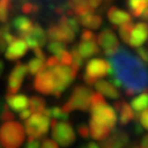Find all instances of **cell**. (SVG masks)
I'll use <instances>...</instances> for the list:
<instances>
[{
	"label": "cell",
	"instance_id": "cell-1",
	"mask_svg": "<svg viewBox=\"0 0 148 148\" xmlns=\"http://www.w3.org/2000/svg\"><path fill=\"white\" fill-rule=\"evenodd\" d=\"M110 82L122 88L130 97L148 89V68L146 65L126 48L120 47L108 57Z\"/></svg>",
	"mask_w": 148,
	"mask_h": 148
},
{
	"label": "cell",
	"instance_id": "cell-2",
	"mask_svg": "<svg viewBox=\"0 0 148 148\" xmlns=\"http://www.w3.org/2000/svg\"><path fill=\"white\" fill-rule=\"evenodd\" d=\"M89 110L91 113L90 120L97 122L101 125H104L111 130L115 128L117 121L116 112L113 106L106 103V101L104 100L101 93L92 92Z\"/></svg>",
	"mask_w": 148,
	"mask_h": 148
},
{
	"label": "cell",
	"instance_id": "cell-3",
	"mask_svg": "<svg viewBox=\"0 0 148 148\" xmlns=\"http://www.w3.org/2000/svg\"><path fill=\"white\" fill-rule=\"evenodd\" d=\"M24 139L25 132L19 122L8 121L0 126V144L5 148H19Z\"/></svg>",
	"mask_w": 148,
	"mask_h": 148
},
{
	"label": "cell",
	"instance_id": "cell-4",
	"mask_svg": "<svg viewBox=\"0 0 148 148\" xmlns=\"http://www.w3.org/2000/svg\"><path fill=\"white\" fill-rule=\"evenodd\" d=\"M92 92H93L92 90L85 86L75 87L68 100L64 103L62 109L66 113H70L73 111H89Z\"/></svg>",
	"mask_w": 148,
	"mask_h": 148
},
{
	"label": "cell",
	"instance_id": "cell-5",
	"mask_svg": "<svg viewBox=\"0 0 148 148\" xmlns=\"http://www.w3.org/2000/svg\"><path fill=\"white\" fill-rule=\"evenodd\" d=\"M49 117L42 112H35L25 120L24 132L29 137L41 138L45 136L49 128Z\"/></svg>",
	"mask_w": 148,
	"mask_h": 148
},
{
	"label": "cell",
	"instance_id": "cell-6",
	"mask_svg": "<svg viewBox=\"0 0 148 148\" xmlns=\"http://www.w3.org/2000/svg\"><path fill=\"white\" fill-rule=\"evenodd\" d=\"M52 124V136L56 143L62 147H69L76 140V133L71 124L66 121L57 122L52 120L49 122Z\"/></svg>",
	"mask_w": 148,
	"mask_h": 148
},
{
	"label": "cell",
	"instance_id": "cell-7",
	"mask_svg": "<svg viewBox=\"0 0 148 148\" xmlns=\"http://www.w3.org/2000/svg\"><path fill=\"white\" fill-rule=\"evenodd\" d=\"M34 89L42 95H52L56 98H59L57 91V81L52 69L45 68L35 75Z\"/></svg>",
	"mask_w": 148,
	"mask_h": 148
},
{
	"label": "cell",
	"instance_id": "cell-8",
	"mask_svg": "<svg viewBox=\"0 0 148 148\" xmlns=\"http://www.w3.org/2000/svg\"><path fill=\"white\" fill-rule=\"evenodd\" d=\"M109 69H110V64L106 59H91L86 65L84 80H85V82L87 85L93 86L95 84V81H98L104 76H108Z\"/></svg>",
	"mask_w": 148,
	"mask_h": 148
},
{
	"label": "cell",
	"instance_id": "cell-9",
	"mask_svg": "<svg viewBox=\"0 0 148 148\" xmlns=\"http://www.w3.org/2000/svg\"><path fill=\"white\" fill-rule=\"evenodd\" d=\"M27 74V67L25 64L16 63V66L13 67L12 71L8 77V84H7V91L9 95L16 93L22 86L23 79L25 78Z\"/></svg>",
	"mask_w": 148,
	"mask_h": 148
},
{
	"label": "cell",
	"instance_id": "cell-10",
	"mask_svg": "<svg viewBox=\"0 0 148 148\" xmlns=\"http://www.w3.org/2000/svg\"><path fill=\"white\" fill-rule=\"evenodd\" d=\"M130 143L128 133L123 130H114L112 135H109L101 144V148H124Z\"/></svg>",
	"mask_w": 148,
	"mask_h": 148
},
{
	"label": "cell",
	"instance_id": "cell-11",
	"mask_svg": "<svg viewBox=\"0 0 148 148\" xmlns=\"http://www.w3.org/2000/svg\"><path fill=\"white\" fill-rule=\"evenodd\" d=\"M148 40V24L146 22H138L134 24L130 35L128 44L132 47H139Z\"/></svg>",
	"mask_w": 148,
	"mask_h": 148
},
{
	"label": "cell",
	"instance_id": "cell-12",
	"mask_svg": "<svg viewBox=\"0 0 148 148\" xmlns=\"http://www.w3.org/2000/svg\"><path fill=\"white\" fill-rule=\"evenodd\" d=\"M27 45L23 38H14L9 44L5 51V58L9 60H16L24 56L27 52Z\"/></svg>",
	"mask_w": 148,
	"mask_h": 148
},
{
	"label": "cell",
	"instance_id": "cell-13",
	"mask_svg": "<svg viewBox=\"0 0 148 148\" xmlns=\"http://www.w3.org/2000/svg\"><path fill=\"white\" fill-rule=\"evenodd\" d=\"M115 112H119V120L122 126H126L130 122L134 121L135 112L133 111L132 106L124 100H116L113 104Z\"/></svg>",
	"mask_w": 148,
	"mask_h": 148
},
{
	"label": "cell",
	"instance_id": "cell-14",
	"mask_svg": "<svg viewBox=\"0 0 148 148\" xmlns=\"http://www.w3.org/2000/svg\"><path fill=\"white\" fill-rule=\"evenodd\" d=\"M97 42L100 45V47H102L103 49H109V48L120 46V43H119L115 33L112 31L111 29H108V27L100 32V34L98 35V38H97Z\"/></svg>",
	"mask_w": 148,
	"mask_h": 148
},
{
	"label": "cell",
	"instance_id": "cell-15",
	"mask_svg": "<svg viewBox=\"0 0 148 148\" xmlns=\"http://www.w3.org/2000/svg\"><path fill=\"white\" fill-rule=\"evenodd\" d=\"M108 19L113 25L120 27L124 23L132 21V16L126 11L121 10L117 7L112 5L111 8L108 10Z\"/></svg>",
	"mask_w": 148,
	"mask_h": 148
},
{
	"label": "cell",
	"instance_id": "cell-16",
	"mask_svg": "<svg viewBox=\"0 0 148 148\" xmlns=\"http://www.w3.org/2000/svg\"><path fill=\"white\" fill-rule=\"evenodd\" d=\"M5 101L8 103L9 108L14 112H20L24 109H27L29 106V98L25 95H5Z\"/></svg>",
	"mask_w": 148,
	"mask_h": 148
},
{
	"label": "cell",
	"instance_id": "cell-17",
	"mask_svg": "<svg viewBox=\"0 0 148 148\" xmlns=\"http://www.w3.org/2000/svg\"><path fill=\"white\" fill-rule=\"evenodd\" d=\"M95 87L97 91L101 93L102 95H106L110 99H119L121 97L120 91L116 89L115 86H113L110 81L106 80H98L95 81V84L93 85Z\"/></svg>",
	"mask_w": 148,
	"mask_h": 148
},
{
	"label": "cell",
	"instance_id": "cell-18",
	"mask_svg": "<svg viewBox=\"0 0 148 148\" xmlns=\"http://www.w3.org/2000/svg\"><path fill=\"white\" fill-rule=\"evenodd\" d=\"M89 136L95 139V140H103L111 134V128L101 125L97 122L90 120L89 122Z\"/></svg>",
	"mask_w": 148,
	"mask_h": 148
},
{
	"label": "cell",
	"instance_id": "cell-19",
	"mask_svg": "<svg viewBox=\"0 0 148 148\" xmlns=\"http://www.w3.org/2000/svg\"><path fill=\"white\" fill-rule=\"evenodd\" d=\"M78 21L84 27L91 29V30H97L101 27L102 18L99 14H95V11H90V12H87L85 14L80 16Z\"/></svg>",
	"mask_w": 148,
	"mask_h": 148
},
{
	"label": "cell",
	"instance_id": "cell-20",
	"mask_svg": "<svg viewBox=\"0 0 148 148\" xmlns=\"http://www.w3.org/2000/svg\"><path fill=\"white\" fill-rule=\"evenodd\" d=\"M76 48L82 58H89L100 52L97 41H81L78 46H76Z\"/></svg>",
	"mask_w": 148,
	"mask_h": 148
},
{
	"label": "cell",
	"instance_id": "cell-21",
	"mask_svg": "<svg viewBox=\"0 0 148 148\" xmlns=\"http://www.w3.org/2000/svg\"><path fill=\"white\" fill-rule=\"evenodd\" d=\"M12 25H13V27L18 31L19 35L21 37H23L24 35H27V33L31 31L34 24H33V22H32L29 18H27V16H19L13 20Z\"/></svg>",
	"mask_w": 148,
	"mask_h": 148
},
{
	"label": "cell",
	"instance_id": "cell-22",
	"mask_svg": "<svg viewBox=\"0 0 148 148\" xmlns=\"http://www.w3.org/2000/svg\"><path fill=\"white\" fill-rule=\"evenodd\" d=\"M68 8L77 16H80L90 11H95L90 8L89 0H68Z\"/></svg>",
	"mask_w": 148,
	"mask_h": 148
},
{
	"label": "cell",
	"instance_id": "cell-23",
	"mask_svg": "<svg viewBox=\"0 0 148 148\" xmlns=\"http://www.w3.org/2000/svg\"><path fill=\"white\" fill-rule=\"evenodd\" d=\"M148 5V0H127V8L134 16H142Z\"/></svg>",
	"mask_w": 148,
	"mask_h": 148
},
{
	"label": "cell",
	"instance_id": "cell-24",
	"mask_svg": "<svg viewBox=\"0 0 148 148\" xmlns=\"http://www.w3.org/2000/svg\"><path fill=\"white\" fill-rule=\"evenodd\" d=\"M131 106H132L133 111L135 112H142L143 110L148 108V89L144 90L143 93L134 98L131 101Z\"/></svg>",
	"mask_w": 148,
	"mask_h": 148
},
{
	"label": "cell",
	"instance_id": "cell-25",
	"mask_svg": "<svg viewBox=\"0 0 148 148\" xmlns=\"http://www.w3.org/2000/svg\"><path fill=\"white\" fill-rule=\"evenodd\" d=\"M27 34H30L33 38H34V41L36 42V44L38 45V47H42L45 45V43H46V33L44 32L43 30V27L41 25H38V24H34L33 27H32V30Z\"/></svg>",
	"mask_w": 148,
	"mask_h": 148
},
{
	"label": "cell",
	"instance_id": "cell-26",
	"mask_svg": "<svg viewBox=\"0 0 148 148\" xmlns=\"http://www.w3.org/2000/svg\"><path fill=\"white\" fill-rule=\"evenodd\" d=\"M29 106H30V110L32 113L35 112H44L46 109V101L43 99L42 97L38 95H34L29 99Z\"/></svg>",
	"mask_w": 148,
	"mask_h": 148
},
{
	"label": "cell",
	"instance_id": "cell-27",
	"mask_svg": "<svg viewBox=\"0 0 148 148\" xmlns=\"http://www.w3.org/2000/svg\"><path fill=\"white\" fill-rule=\"evenodd\" d=\"M43 113H45L48 117H52L54 120H63V121L68 120V113H66L62 108H58V106H53L48 109L46 108Z\"/></svg>",
	"mask_w": 148,
	"mask_h": 148
},
{
	"label": "cell",
	"instance_id": "cell-28",
	"mask_svg": "<svg viewBox=\"0 0 148 148\" xmlns=\"http://www.w3.org/2000/svg\"><path fill=\"white\" fill-rule=\"evenodd\" d=\"M27 71L33 76V75L38 74L40 71H42L43 69H45V60L40 58H33L31 59L29 64L27 65Z\"/></svg>",
	"mask_w": 148,
	"mask_h": 148
},
{
	"label": "cell",
	"instance_id": "cell-29",
	"mask_svg": "<svg viewBox=\"0 0 148 148\" xmlns=\"http://www.w3.org/2000/svg\"><path fill=\"white\" fill-rule=\"evenodd\" d=\"M12 9V0H0V22L5 23Z\"/></svg>",
	"mask_w": 148,
	"mask_h": 148
},
{
	"label": "cell",
	"instance_id": "cell-30",
	"mask_svg": "<svg viewBox=\"0 0 148 148\" xmlns=\"http://www.w3.org/2000/svg\"><path fill=\"white\" fill-rule=\"evenodd\" d=\"M133 27H134V23H133L132 21L120 25L119 34H120V36H121L122 41L124 43H126V44H128V42H130V35H131Z\"/></svg>",
	"mask_w": 148,
	"mask_h": 148
},
{
	"label": "cell",
	"instance_id": "cell-31",
	"mask_svg": "<svg viewBox=\"0 0 148 148\" xmlns=\"http://www.w3.org/2000/svg\"><path fill=\"white\" fill-rule=\"evenodd\" d=\"M70 55H71V58H73V62H71V65H70V66H73L76 70H79V69L82 67L84 63H85V58H82V57L80 56V54L78 53L76 46L70 49Z\"/></svg>",
	"mask_w": 148,
	"mask_h": 148
},
{
	"label": "cell",
	"instance_id": "cell-32",
	"mask_svg": "<svg viewBox=\"0 0 148 148\" xmlns=\"http://www.w3.org/2000/svg\"><path fill=\"white\" fill-rule=\"evenodd\" d=\"M65 49H66L65 44L62 42H58V41H53V42H51L47 45V51L49 53L53 54L54 56L60 54L63 51H65Z\"/></svg>",
	"mask_w": 148,
	"mask_h": 148
},
{
	"label": "cell",
	"instance_id": "cell-33",
	"mask_svg": "<svg viewBox=\"0 0 148 148\" xmlns=\"http://www.w3.org/2000/svg\"><path fill=\"white\" fill-rule=\"evenodd\" d=\"M56 57H57V59H58V62H59L60 65H66V66L71 65L73 58H71L70 52H68L67 49H65V51H63L60 54L56 55Z\"/></svg>",
	"mask_w": 148,
	"mask_h": 148
},
{
	"label": "cell",
	"instance_id": "cell-34",
	"mask_svg": "<svg viewBox=\"0 0 148 148\" xmlns=\"http://www.w3.org/2000/svg\"><path fill=\"white\" fill-rule=\"evenodd\" d=\"M22 12L27 13V14H32V13H36L40 10V5L36 3H32V2H23V5L21 7Z\"/></svg>",
	"mask_w": 148,
	"mask_h": 148
},
{
	"label": "cell",
	"instance_id": "cell-35",
	"mask_svg": "<svg viewBox=\"0 0 148 148\" xmlns=\"http://www.w3.org/2000/svg\"><path fill=\"white\" fill-rule=\"evenodd\" d=\"M14 119V114L13 112L9 109V106H7L3 109V111L0 113V121L2 122H8V121H12Z\"/></svg>",
	"mask_w": 148,
	"mask_h": 148
},
{
	"label": "cell",
	"instance_id": "cell-36",
	"mask_svg": "<svg viewBox=\"0 0 148 148\" xmlns=\"http://www.w3.org/2000/svg\"><path fill=\"white\" fill-rule=\"evenodd\" d=\"M77 133L82 138L89 137V127L86 125V123H80L77 125Z\"/></svg>",
	"mask_w": 148,
	"mask_h": 148
},
{
	"label": "cell",
	"instance_id": "cell-37",
	"mask_svg": "<svg viewBox=\"0 0 148 148\" xmlns=\"http://www.w3.org/2000/svg\"><path fill=\"white\" fill-rule=\"evenodd\" d=\"M136 54L138 55V58L143 60L144 63L148 64V49L146 47H136Z\"/></svg>",
	"mask_w": 148,
	"mask_h": 148
},
{
	"label": "cell",
	"instance_id": "cell-38",
	"mask_svg": "<svg viewBox=\"0 0 148 148\" xmlns=\"http://www.w3.org/2000/svg\"><path fill=\"white\" fill-rule=\"evenodd\" d=\"M138 120L140 121V125L148 131V108L143 110L142 112H139V117Z\"/></svg>",
	"mask_w": 148,
	"mask_h": 148
},
{
	"label": "cell",
	"instance_id": "cell-39",
	"mask_svg": "<svg viewBox=\"0 0 148 148\" xmlns=\"http://www.w3.org/2000/svg\"><path fill=\"white\" fill-rule=\"evenodd\" d=\"M131 133L135 136H140L144 133V127L140 125V123H138V121H135V123L131 126Z\"/></svg>",
	"mask_w": 148,
	"mask_h": 148
},
{
	"label": "cell",
	"instance_id": "cell-40",
	"mask_svg": "<svg viewBox=\"0 0 148 148\" xmlns=\"http://www.w3.org/2000/svg\"><path fill=\"white\" fill-rule=\"evenodd\" d=\"M81 41H97L95 32L91 30H85L81 33Z\"/></svg>",
	"mask_w": 148,
	"mask_h": 148
},
{
	"label": "cell",
	"instance_id": "cell-41",
	"mask_svg": "<svg viewBox=\"0 0 148 148\" xmlns=\"http://www.w3.org/2000/svg\"><path fill=\"white\" fill-rule=\"evenodd\" d=\"M40 148H59L58 144L56 143L53 139H49V138H45L42 142Z\"/></svg>",
	"mask_w": 148,
	"mask_h": 148
},
{
	"label": "cell",
	"instance_id": "cell-42",
	"mask_svg": "<svg viewBox=\"0 0 148 148\" xmlns=\"http://www.w3.org/2000/svg\"><path fill=\"white\" fill-rule=\"evenodd\" d=\"M45 60H46L45 62V68H53L57 65H60L56 56H51L49 58L45 59Z\"/></svg>",
	"mask_w": 148,
	"mask_h": 148
},
{
	"label": "cell",
	"instance_id": "cell-43",
	"mask_svg": "<svg viewBox=\"0 0 148 148\" xmlns=\"http://www.w3.org/2000/svg\"><path fill=\"white\" fill-rule=\"evenodd\" d=\"M41 146V143L38 142L37 138H33V137H29L27 138V142L25 144V147L24 148H40Z\"/></svg>",
	"mask_w": 148,
	"mask_h": 148
},
{
	"label": "cell",
	"instance_id": "cell-44",
	"mask_svg": "<svg viewBox=\"0 0 148 148\" xmlns=\"http://www.w3.org/2000/svg\"><path fill=\"white\" fill-rule=\"evenodd\" d=\"M31 114H32L31 110L27 108V109H24V110H22V111L19 112V117H20V120H22V121H25Z\"/></svg>",
	"mask_w": 148,
	"mask_h": 148
},
{
	"label": "cell",
	"instance_id": "cell-45",
	"mask_svg": "<svg viewBox=\"0 0 148 148\" xmlns=\"http://www.w3.org/2000/svg\"><path fill=\"white\" fill-rule=\"evenodd\" d=\"M33 51H34V55L36 56L37 58L43 59V60H45V59H46V57H45V54H44V52L42 51V47L34 48Z\"/></svg>",
	"mask_w": 148,
	"mask_h": 148
},
{
	"label": "cell",
	"instance_id": "cell-46",
	"mask_svg": "<svg viewBox=\"0 0 148 148\" xmlns=\"http://www.w3.org/2000/svg\"><path fill=\"white\" fill-rule=\"evenodd\" d=\"M78 148H101L98 144L93 143V142H89V143L86 144H81Z\"/></svg>",
	"mask_w": 148,
	"mask_h": 148
},
{
	"label": "cell",
	"instance_id": "cell-47",
	"mask_svg": "<svg viewBox=\"0 0 148 148\" xmlns=\"http://www.w3.org/2000/svg\"><path fill=\"white\" fill-rule=\"evenodd\" d=\"M102 3V0H89V5L92 10H95Z\"/></svg>",
	"mask_w": 148,
	"mask_h": 148
},
{
	"label": "cell",
	"instance_id": "cell-48",
	"mask_svg": "<svg viewBox=\"0 0 148 148\" xmlns=\"http://www.w3.org/2000/svg\"><path fill=\"white\" fill-rule=\"evenodd\" d=\"M140 147L142 148H148V134H146L140 142Z\"/></svg>",
	"mask_w": 148,
	"mask_h": 148
},
{
	"label": "cell",
	"instance_id": "cell-49",
	"mask_svg": "<svg viewBox=\"0 0 148 148\" xmlns=\"http://www.w3.org/2000/svg\"><path fill=\"white\" fill-rule=\"evenodd\" d=\"M124 148H142L140 147V144L137 142H133V143H127V145Z\"/></svg>",
	"mask_w": 148,
	"mask_h": 148
},
{
	"label": "cell",
	"instance_id": "cell-50",
	"mask_svg": "<svg viewBox=\"0 0 148 148\" xmlns=\"http://www.w3.org/2000/svg\"><path fill=\"white\" fill-rule=\"evenodd\" d=\"M5 48H7V43L0 37V54L3 53V52L5 51Z\"/></svg>",
	"mask_w": 148,
	"mask_h": 148
},
{
	"label": "cell",
	"instance_id": "cell-51",
	"mask_svg": "<svg viewBox=\"0 0 148 148\" xmlns=\"http://www.w3.org/2000/svg\"><path fill=\"white\" fill-rule=\"evenodd\" d=\"M3 70H5V64L0 59V77H1V75L3 74Z\"/></svg>",
	"mask_w": 148,
	"mask_h": 148
},
{
	"label": "cell",
	"instance_id": "cell-52",
	"mask_svg": "<svg viewBox=\"0 0 148 148\" xmlns=\"http://www.w3.org/2000/svg\"><path fill=\"white\" fill-rule=\"evenodd\" d=\"M102 1H106V2H112L113 0H102Z\"/></svg>",
	"mask_w": 148,
	"mask_h": 148
},
{
	"label": "cell",
	"instance_id": "cell-53",
	"mask_svg": "<svg viewBox=\"0 0 148 148\" xmlns=\"http://www.w3.org/2000/svg\"><path fill=\"white\" fill-rule=\"evenodd\" d=\"M0 36H1V27H0Z\"/></svg>",
	"mask_w": 148,
	"mask_h": 148
},
{
	"label": "cell",
	"instance_id": "cell-54",
	"mask_svg": "<svg viewBox=\"0 0 148 148\" xmlns=\"http://www.w3.org/2000/svg\"><path fill=\"white\" fill-rule=\"evenodd\" d=\"M0 148H1V144H0Z\"/></svg>",
	"mask_w": 148,
	"mask_h": 148
}]
</instances>
